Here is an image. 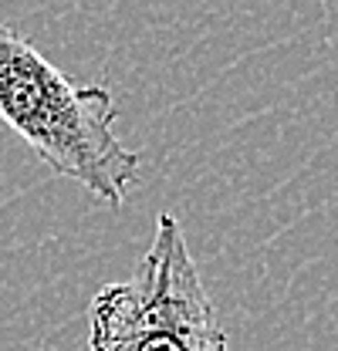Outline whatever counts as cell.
Listing matches in <instances>:
<instances>
[{
	"mask_svg": "<svg viewBox=\"0 0 338 351\" xmlns=\"http://www.w3.org/2000/svg\"><path fill=\"white\" fill-rule=\"evenodd\" d=\"M0 119L51 173L82 182L109 206L126 203L139 176V152L115 135L112 91L75 85L7 24H0Z\"/></svg>",
	"mask_w": 338,
	"mask_h": 351,
	"instance_id": "obj_1",
	"label": "cell"
},
{
	"mask_svg": "<svg viewBox=\"0 0 338 351\" xmlns=\"http://www.w3.org/2000/svg\"><path fill=\"white\" fill-rule=\"evenodd\" d=\"M91 351H227V331L207 298L186 233L172 213L128 280L102 287L88 307Z\"/></svg>",
	"mask_w": 338,
	"mask_h": 351,
	"instance_id": "obj_2",
	"label": "cell"
}]
</instances>
